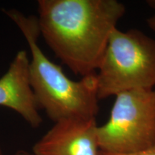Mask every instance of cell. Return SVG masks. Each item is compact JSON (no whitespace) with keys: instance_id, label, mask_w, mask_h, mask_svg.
Instances as JSON below:
<instances>
[{"instance_id":"6da1fadb","label":"cell","mask_w":155,"mask_h":155,"mask_svg":"<svg viewBox=\"0 0 155 155\" xmlns=\"http://www.w3.org/2000/svg\"><path fill=\"white\" fill-rule=\"evenodd\" d=\"M40 35L75 74L96 73L114 30L124 15L117 0H39Z\"/></svg>"},{"instance_id":"7a4b0ae2","label":"cell","mask_w":155,"mask_h":155,"mask_svg":"<svg viewBox=\"0 0 155 155\" xmlns=\"http://www.w3.org/2000/svg\"><path fill=\"white\" fill-rule=\"evenodd\" d=\"M24 36L30 52L31 85L40 109L55 122L71 119H96L98 113L96 73L71 80L51 61L38 45V19L16 9L5 10Z\"/></svg>"},{"instance_id":"3957f363","label":"cell","mask_w":155,"mask_h":155,"mask_svg":"<svg viewBox=\"0 0 155 155\" xmlns=\"http://www.w3.org/2000/svg\"><path fill=\"white\" fill-rule=\"evenodd\" d=\"M98 99L155 87V40L138 30L116 28L96 71Z\"/></svg>"},{"instance_id":"277c9868","label":"cell","mask_w":155,"mask_h":155,"mask_svg":"<svg viewBox=\"0 0 155 155\" xmlns=\"http://www.w3.org/2000/svg\"><path fill=\"white\" fill-rule=\"evenodd\" d=\"M100 151L131 153L155 144V89L132 90L116 96L109 119L98 126Z\"/></svg>"},{"instance_id":"5b68a950","label":"cell","mask_w":155,"mask_h":155,"mask_svg":"<svg viewBox=\"0 0 155 155\" xmlns=\"http://www.w3.org/2000/svg\"><path fill=\"white\" fill-rule=\"evenodd\" d=\"M96 119L55 122L32 147L33 155H99Z\"/></svg>"},{"instance_id":"8992f818","label":"cell","mask_w":155,"mask_h":155,"mask_svg":"<svg viewBox=\"0 0 155 155\" xmlns=\"http://www.w3.org/2000/svg\"><path fill=\"white\" fill-rule=\"evenodd\" d=\"M0 106L18 114L32 128L42 124L40 107L31 85L30 58L26 50L17 52L7 72L0 77Z\"/></svg>"},{"instance_id":"52a82bcc","label":"cell","mask_w":155,"mask_h":155,"mask_svg":"<svg viewBox=\"0 0 155 155\" xmlns=\"http://www.w3.org/2000/svg\"><path fill=\"white\" fill-rule=\"evenodd\" d=\"M99 155H155V144L144 150L131 153H110L100 151Z\"/></svg>"},{"instance_id":"ba28073f","label":"cell","mask_w":155,"mask_h":155,"mask_svg":"<svg viewBox=\"0 0 155 155\" xmlns=\"http://www.w3.org/2000/svg\"><path fill=\"white\" fill-rule=\"evenodd\" d=\"M147 2V5L150 6V7L155 9V0H149ZM147 22L149 28L152 29V30L155 31V14L147 19Z\"/></svg>"},{"instance_id":"9c48e42d","label":"cell","mask_w":155,"mask_h":155,"mask_svg":"<svg viewBox=\"0 0 155 155\" xmlns=\"http://www.w3.org/2000/svg\"><path fill=\"white\" fill-rule=\"evenodd\" d=\"M13 155H33L32 152H27L25 150H19L15 153Z\"/></svg>"},{"instance_id":"30bf717a","label":"cell","mask_w":155,"mask_h":155,"mask_svg":"<svg viewBox=\"0 0 155 155\" xmlns=\"http://www.w3.org/2000/svg\"><path fill=\"white\" fill-rule=\"evenodd\" d=\"M0 155H3L2 151V150H1V148H0Z\"/></svg>"}]
</instances>
